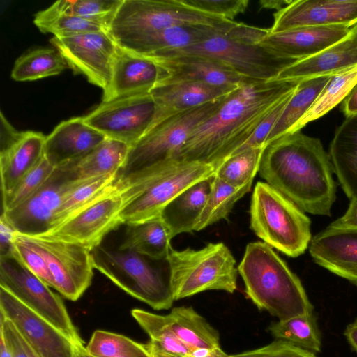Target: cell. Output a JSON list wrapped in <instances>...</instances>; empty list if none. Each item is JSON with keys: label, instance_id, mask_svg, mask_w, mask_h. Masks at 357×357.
<instances>
[{"label": "cell", "instance_id": "cell-58", "mask_svg": "<svg viewBox=\"0 0 357 357\" xmlns=\"http://www.w3.org/2000/svg\"><path fill=\"white\" fill-rule=\"evenodd\" d=\"M123 357H152L148 349L141 354L132 355V356H123Z\"/></svg>", "mask_w": 357, "mask_h": 357}, {"label": "cell", "instance_id": "cell-1", "mask_svg": "<svg viewBox=\"0 0 357 357\" xmlns=\"http://www.w3.org/2000/svg\"><path fill=\"white\" fill-rule=\"evenodd\" d=\"M299 82L273 79L242 84L190 135L179 151L180 160L216 168L254 133L278 102Z\"/></svg>", "mask_w": 357, "mask_h": 357}, {"label": "cell", "instance_id": "cell-49", "mask_svg": "<svg viewBox=\"0 0 357 357\" xmlns=\"http://www.w3.org/2000/svg\"><path fill=\"white\" fill-rule=\"evenodd\" d=\"M0 334L3 336L12 357H29L18 338L13 323L0 314Z\"/></svg>", "mask_w": 357, "mask_h": 357}, {"label": "cell", "instance_id": "cell-25", "mask_svg": "<svg viewBox=\"0 0 357 357\" xmlns=\"http://www.w3.org/2000/svg\"><path fill=\"white\" fill-rule=\"evenodd\" d=\"M107 138L82 117L61 122L46 136L44 156L55 168L91 151Z\"/></svg>", "mask_w": 357, "mask_h": 357}, {"label": "cell", "instance_id": "cell-5", "mask_svg": "<svg viewBox=\"0 0 357 357\" xmlns=\"http://www.w3.org/2000/svg\"><path fill=\"white\" fill-rule=\"evenodd\" d=\"M268 29L237 23L230 31L212 36L194 45L148 56L165 58L195 54L218 60L240 75L257 82L277 79L297 60L280 57L259 43Z\"/></svg>", "mask_w": 357, "mask_h": 357}, {"label": "cell", "instance_id": "cell-35", "mask_svg": "<svg viewBox=\"0 0 357 357\" xmlns=\"http://www.w3.org/2000/svg\"><path fill=\"white\" fill-rule=\"evenodd\" d=\"M117 174L118 173L111 174L89 178L73 189L63 199L49 231L96 201L116 190L117 188L115 183Z\"/></svg>", "mask_w": 357, "mask_h": 357}, {"label": "cell", "instance_id": "cell-33", "mask_svg": "<svg viewBox=\"0 0 357 357\" xmlns=\"http://www.w3.org/2000/svg\"><path fill=\"white\" fill-rule=\"evenodd\" d=\"M172 238L167 226L160 215L144 222L128 224L123 240L119 248L164 259L168 257L172 248Z\"/></svg>", "mask_w": 357, "mask_h": 357}, {"label": "cell", "instance_id": "cell-37", "mask_svg": "<svg viewBox=\"0 0 357 357\" xmlns=\"http://www.w3.org/2000/svg\"><path fill=\"white\" fill-rule=\"evenodd\" d=\"M66 68V61L56 48H40L19 57L11 77L19 82L32 81L58 75Z\"/></svg>", "mask_w": 357, "mask_h": 357}, {"label": "cell", "instance_id": "cell-27", "mask_svg": "<svg viewBox=\"0 0 357 357\" xmlns=\"http://www.w3.org/2000/svg\"><path fill=\"white\" fill-rule=\"evenodd\" d=\"M129 149L128 144L107 138L84 155L61 165L56 169L71 181L117 174L126 160Z\"/></svg>", "mask_w": 357, "mask_h": 357}, {"label": "cell", "instance_id": "cell-4", "mask_svg": "<svg viewBox=\"0 0 357 357\" xmlns=\"http://www.w3.org/2000/svg\"><path fill=\"white\" fill-rule=\"evenodd\" d=\"M213 166L180 160L116 181L124 202L120 213L123 224L160 216L176 196L194 183L214 175Z\"/></svg>", "mask_w": 357, "mask_h": 357}, {"label": "cell", "instance_id": "cell-44", "mask_svg": "<svg viewBox=\"0 0 357 357\" xmlns=\"http://www.w3.org/2000/svg\"><path fill=\"white\" fill-rule=\"evenodd\" d=\"M55 167L45 156L6 195L1 196L2 211L10 210L31 196L51 176Z\"/></svg>", "mask_w": 357, "mask_h": 357}, {"label": "cell", "instance_id": "cell-8", "mask_svg": "<svg viewBox=\"0 0 357 357\" xmlns=\"http://www.w3.org/2000/svg\"><path fill=\"white\" fill-rule=\"evenodd\" d=\"M168 261L174 301L208 290L232 294L237 289L236 260L223 243H210L199 250L172 248Z\"/></svg>", "mask_w": 357, "mask_h": 357}, {"label": "cell", "instance_id": "cell-41", "mask_svg": "<svg viewBox=\"0 0 357 357\" xmlns=\"http://www.w3.org/2000/svg\"><path fill=\"white\" fill-rule=\"evenodd\" d=\"M264 149L250 148L231 155L216 168L214 176L235 187L252 183L259 171Z\"/></svg>", "mask_w": 357, "mask_h": 357}, {"label": "cell", "instance_id": "cell-45", "mask_svg": "<svg viewBox=\"0 0 357 357\" xmlns=\"http://www.w3.org/2000/svg\"><path fill=\"white\" fill-rule=\"evenodd\" d=\"M12 252L25 267L53 288V280L46 259L30 238L15 232Z\"/></svg>", "mask_w": 357, "mask_h": 357}, {"label": "cell", "instance_id": "cell-11", "mask_svg": "<svg viewBox=\"0 0 357 357\" xmlns=\"http://www.w3.org/2000/svg\"><path fill=\"white\" fill-rule=\"evenodd\" d=\"M0 287L75 344L83 342L59 296L11 253L0 257Z\"/></svg>", "mask_w": 357, "mask_h": 357}, {"label": "cell", "instance_id": "cell-12", "mask_svg": "<svg viewBox=\"0 0 357 357\" xmlns=\"http://www.w3.org/2000/svg\"><path fill=\"white\" fill-rule=\"evenodd\" d=\"M156 114L155 102L147 93L102 102L83 118L107 138L130 147L154 126Z\"/></svg>", "mask_w": 357, "mask_h": 357}, {"label": "cell", "instance_id": "cell-31", "mask_svg": "<svg viewBox=\"0 0 357 357\" xmlns=\"http://www.w3.org/2000/svg\"><path fill=\"white\" fill-rule=\"evenodd\" d=\"M131 314L149 337L146 347L152 357H196L174 333L166 315L134 309Z\"/></svg>", "mask_w": 357, "mask_h": 357}, {"label": "cell", "instance_id": "cell-51", "mask_svg": "<svg viewBox=\"0 0 357 357\" xmlns=\"http://www.w3.org/2000/svg\"><path fill=\"white\" fill-rule=\"evenodd\" d=\"M15 230L1 216L0 218V257L11 253Z\"/></svg>", "mask_w": 357, "mask_h": 357}, {"label": "cell", "instance_id": "cell-54", "mask_svg": "<svg viewBox=\"0 0 357 357\" xmlns=\"http://www.w3.org/2000/svg\"><path fill=\"white\" fill-rule=\"evenodd\" d=\"M344 335L351 348L357 353V318L347 326Z\"/></svg>", "mask_w": 357, "mask_h": 357}, {"label": "cell", "instance_id": "cell-46", "mask_svg": "<svg viewBox=\"0 0 357 357\" xmlns=\"http://www.w3.org/2000/svg\"><path fill=\"white\" fill-rule=\"evenodd\" d=\"M183 3L200 12L227 20L243 13L248 6V0H181Z\"/></svg>", "mask_w": 357, "mask_h": 357}, {"label": "cell", "instance_id": "cell-29", "mask_svg": "<svg viewBox=\"0 0 357 357\" xmlns=\"http://www.w3.org/2000/svg\"><path fill=\"white\" fill-rule=\"evenodd\" d=\"M334 173L349 199L357 196V117H349L335 130L328 153Z\"/></svg>", "mask_w": 357, "mask_h": 357}, {"label": "cell", "instance_id": "cell-21", "mask_svg": "<svg viewBox=\"0 0 357 357\" xmlns=\"http://www.w3.org/2000/svg\"><path fill=\"white\" fill-rule=\"evenodd\" d=\"M351 28L329 25L298 27L278 33L268 31L259 43L280 57L298 61L322 52L344 37Z\"/></svg>", "mask_w": 357, "mask_h": 357}, {"label": "cell", "instance_id": "cell-16", "mask_svg": "<svg viewBox=\"0 0 357 357\" xmlns=\"http://www.w3.org/2000/svg\"><path fill=\"white\" fill-rule=\"evenodd\" d=\"M123 204V199L116 189L39 236L75 243L91 251L101 245L107 234L123 224L120 217Z\"/></svg>", "mask_w": 357, "mask_h": 357}, {"label": "cell", "instance_id": "cell-42", "mask_svg": "<svg viewBox=\"0 0 357 357\" xmlns=\"http://www.w3.org/2000/svg\"><path fill=\"white\" fill-rule=\"evenodd\" d=\"M86 349L94 357H123L147 350L145 344L126 336L102 330L94 331Z\"/></svg>", "mask_w": 357, "mask_h": 357}, {"label": "cell", "instance_id": "cell-7", "mask_svg": "<svg viewBox=\"0 0 357 357\" xmlns=\"http://www.w3.org/2000/svg\"><path fill=\"white\" fill-rule=\"evenodd\" d=\"M250 228L265 243L296 257L312 239L311 221L302 210L266 182L259 181L251 197Z\"/></svg>", "mask_w": 357, "mask_h": 357}, {"label": "cell", "instance_id": "cell-55", "mask_svg": "<svg viewBox=\"0 0 357 357\" xmlns=\"http://www.w3.org/2000/svg\"><path fill=\"white\" fill-rule=\"evenodd\" d=\"M291 0H261L259 5L261 8L275 9L279 10L288 5Z\"/></svg>", "mask_w": 357, "mask_h": 357}, {"label": "cell", "instance_id": "cell-47", "mask_svg": "<svg viewBox=\"0 0 357 357\" xmlns=\"http://www.w3.org/2000/svg\"><path fill=\"white\" fill-rule=\"evenodd\" d=\"M296 88L278 102L273 109L262 120L252 136L231 155L250 148L265 146V142L268 136L280 118Z\"/></svg>", "mask_w": 357, "mask_h": 357}, {"label": "cell", "instance_id": "cell-13", "mask_svg": "<svg viewBox=\"0 0 357 357\" xmlns=\"http://www.w3.org/2000/svg\"><path fill=\"white\" fill-rule=\"evenodd\" d=\"M50 43L69 68L105 91L110 83L119 45L108 31H91L67 37L53 36Z\"/></svg>", "mask_w": 357, "mask_h": 357}, {"label": "cell", "instance_id": "cell-32", "mask_svg": "<svg viewBox=\"0 0 357 357\" xmlns=\"http://www.w3.org/2000/svg\"><path fill=\"white\" fill-rule=\"evenodd\" d=\"M166 317L176 335L191 350L221 349L218 332L192 307H174Z\"/></svg>", "mask_w": 357, "mask_h": 357}, {"label": "cell", "instance_id": "cell-28", "mask_svg": "<svg viewBox=\"0 0 357 357\" xmlns=\"http://www.w3.org/2000/svg\"><path fill=\"white\" fill-rule=\"evenodd\" d=\"M45 138L41 132H22L15 144L0 153L1 196L9 192L43 158Z\"/></svg>", "mask_w": 357, "mask_h": 357}, {"label": "cell", "instance_id": "cell-24", "mask_svg": "<svg viewBox=\"0 0 357 357\" xmlns=\"http://www.w3.org/2000/svg\"><path fill=\"white\" fill-rule=\"evenodd\" d=\"M151 59L167 73L166 78L160 83L190 81L214 86H239L257 82L240 75L218 60L199 55L183 54Z\"/></svg>", "mask_w": 357, "mask_h": 357}, {"label": "cell", "instance_id": "cell-14", "mask_svg": "<svg viewBox=\"0 0 357 357\" xmlns=\"http://www.w3.org/2000/svg\"><path fill=\"white\" fill-rule=\"evenodd\" d=\"M46 259L53 289L75 301L91 285L93 264L91 251L79 245L40 236H27Z\"/></svg>", "mask_w": 357, "mask_h": 357}, {"label": "cell", "instance_id": "cell-19", "mask_svg": "<svg viewBox=\"0 0 357 357\" xmlns=\"http://www.w3.org/2000/svg\"><path fill=\"white\" fill-rule=\"evenodd\" d=\"M313 261L357 287V227L330 224L309 245Z\"/></svg>", "mask_w": 357, "mask_h": 357}, {"label": "cell", "instance_id": "cell-22", "mask_svg": "<svg viewBox=\"0 0 357 357\" xmlns=\"http://www.w3.org/2000/svg\"><path fill=\"white\" fill-rule=\"evenodd\" d=\"M356 66L357 24L344 37L322 52L298 60L284 68L277 79L300 82L318 77H332Z\"/></svg>", "mask_w": 357, "mask_h": 357}, {"label": "cell", "instance_id": "cell-43", "mask_svg": "<svg viewBox=\"0 0 357 357\" xmlns=\"http://www.w3.org/2000/svg\"><path fill=\"white\" fill-rule=\"evenodd\" d=\"M122 0H59L55 3L66 13L98 23L108 31Z\"/></svg>", "mask_w": 357, "mask_h": 357}, {"label": "cell", "instance_id": "cell-6", "mask_svg": "<svg viewBox=\"0 0 357 357\" xmlns=\"http://www.w3.org/2000/svg\"><path fill=\"white\" fill-rule=\"evenodd\" d=\"M94 268L128 294L155 310L169 309L174 299L167 258L100 245L91 250Z\"/></svg>", "mask_w": 357, "mask_h": 357}, {"label": "cell", "instance_id": "cell-48", "mask_svg": "<svg viewBox=\"0 0 357 357\" xmlns=\"http://www.w3.org/2000/svg\"><path fill=\"white\" fill-rule=\"evenodd\" d=\"M225 357H317L314 353L288 342L276 340L262 347Z\"/></svg>", "mask_w": 357, "mask_h": 357}, {"label": "cell", "instance_id": "cell-50", "mask_svg": "<svg viewBox=\"0 0 357 357\" xmlns=\"http://www.w3.org/2000/svg\"><path fill=\"white\" fill-rule=\"evenodd\" d=\"M1 149L0 153L15 144L22 136V132L16 130L1 112Z\"/></svg>", "mask_w": 357, "mask_h": 357}, {"label": "cell", "instance_id": "cell-9", "mask_svg": "<svg viewBox=\"0 0 357 357\" xmlns=\"http://www.w3.org/2000/svg\"><path fill=\"white\" fill-rule=\"evenodd\" d=\"M226 96L169 116L155 125L130 147L116 181L179 160L180 149L191 132L220 107Z\"/></svg>", "mask_w": 357, "mask_h": 357}, {"label": "cell", "instance_id": "cell-15", "mask_svg": "<svg viewBox=\"0 0 357 357\" xmlns=\"http://www.w3.org/2000/svg\"><path fill=\"white\" fill-rule=\"evenodd\" d=\"M86 180H69L55 168L36 192L17 206L1 212V216L21 235L43 236L51 229L66 195Z\"/></svg>", "mask_w": 357, "mask_h": 357}, {"label": "cell", "instance_id": "cell-39", "mask_svg": "<svg viewBox=\"0 0 357 357\" xmlns=\"http://www.w3.org/2000/svg\"><path fill=\"white\" fill-rule=\"evenodd\" d=\"M356 83L357 66L332 76L316 101L299 121L294 132L300 131L308 123L321 118L342 102Z\"/></svg>", "mask_w": 357, "mask_h": 357}, {"label": "cell", "instance_id": "cell-36", "mask_svg": "<svg viewBox=\"0 0 357 357\" xmlns=\"http://www.w3.org/2000/svg\"><path fill=\"white\" fill-rule=\"evenodd\" d=\"M252 185L248 183L242 187H235L214 176L210 192L195 231H201L226 219L236 202L250 190Z\"/></svg>", "mask_w": 357, "mask_h": 357}, {"label": "cell", "instance_id": "cell-26", "mask_svg": "<svg viewBox=\"0 0 357 357\" xmlns=\"http://www.w3.org/2000/svg\"><path fill=\"white\" fill-rule=\"evenodd\" d=\"M238 22L228 21L221 24H183L150 33L121 47L148 56L153 54L185 48L212 36L230 31Z\"/></svg>", "mask_w": 357, "mask_h": 357}, {"label": "cell", "instance_id": "cell-57", "mask_svg": "<svg viewBox=\"0 0 357 357\" xmlns=\"http://www.w3.org/2000/svg\"><path fill=\"white\" fill-rule=\"evenodd\" d=\"M0 357H12L10 350L3 337L0 334Z\"/></svg>", "mask_w": 357, "mask_h": 357}, {"label": "cell", "instance_id": "cell-30", "mask_svg": "<svg viewBox=\"0 0 357 357\" xmlns=\"http://www.w3.org/2000/svg\"><path fill=\"white\" fill-rule=\"evenodd\" d=\"M213 176L201 180L185 189L164 208L160 216L172 238L195 231L210 192Z\"/></svg>", "mask_w": 357, "mask_h": 357}, {"label": "cell", "instance_id": "cell-3", "mask_svg": "<svg viewBox=\"0 0 357 357\" xmlns=\"http://www.w3.org/2000/svg\"><path fill=\"white\" fill-rule=\"evenodd\" d=\"M237 268L248 297L259 310L279 320L313 312L298 276L264 242L248 243Z\"/></svg>", "mask_w": 357, "mask_h": 357}, {"label": "cell", "instance_id": "cell-17", "mask_svg": "<svg viewBox=\"0 0 357 357\" xmlns=\"http://www.w3.org/2000/svg\"><path fill=\"white\" fill-rule=\"evenodd\" d=\"M0 314L10 320L39 357H75V343L0 287Z\"/></svg>", "mask_w": 357, "mask_h": 357}, {"label": "cell", "instance_id": "cell-52", "mask_svg": "<svg viewBox=\"0 0 357 357\" xmlns=\"http://www.w3.org/2000/svg\"><path fill=\"white\" fill-rule=\"evenodd\" d=\"M346 213L331 224L339 226L357 227V196L350 199Z\"/></svg>", "mask_w": 357, "mask_h": 357}, {"label": "cell", "instance_id": "cell-23", "mask_svg": "<svg viewBox=\"0 0 357 357\" xmlns=\"http://www.w3.org/2000/svg\"><path fill=\"white\" fill-rule=\"evenodd\" d=\"M237 87L190 81L160 83L150 91L157 106L154 126L169 116L222 98Z\"/></svg>", "mask_w": 357, "mask_h": 357}, {"label": "cell", "instance_id": "cell-53", "mask_svg": "<svg viewBox=\"0 0 357 357\" xmlns=\"http://www.w3.org/2000/svg\"><path fill=\"white\" fill-rule=\"evenodd\" d=\"M341 111L346 118L357 117V83L342 102Z\"/></svg>", "mask_w": 357, "mask_h": 357}, {"label": "cell", "instance_id": "cell-10", "mask_svg": "<svg viewBox=\"0 0 357 357\" xmlns=\"http://www.w3.org/2000/svg\"><path fill=\"white\" fill-rule=\"evenodd\" d=\"M227 20L188 7L181 0H122L108 32L121 47L156 31L183 24L218 25Z\"/></svg>", "mask_w": 357, "mask_h": 357}, {"label": "cell", "instance_id": "cell-18", "mask_svg": "<svg viewBox=\"0 0 357 357\" xmlns=\"http://www.w3.org/2000/svg\"><path fill=\"white\" fill-rule=\"evenodd\" d=\"M357 24V0H296L273 14L270 33L303 26Z\"/></svg>", "mask_w": 357, "mask_h": 357}, {"label": "cell", "instance_id": "cell-2", "mask_svg": "<svg viewBox=\"0 0 357 357\" xmlns=\"http://www.w3.org/2000/svg\"><path fill=\"white\" fill-rule=\"evenodd\" d=\"M258 172L303 212L331 215L336 184L319 139L298 131L271 142L264 146Z\"/></svg>", "mask_w": 357, "mask_h": 357}, {"label": "cell", "instance_id": "cell-56", "mask_svg": "<svg viewBox=\"0 0 357 357\" xmlns=\"http://www.w3.org/2000/svg\"><path fill=\"white\" fill-rule=\"evenodd\" d=\"M75 357H94L91 355L84 346V343L75 344Z\"/></svg>", "mask_w": 357, "mask_h": 357}, {"label": "cell", "instance_id": "cell-38", "mask_svg": "<svg viewBox=\"0 0 357 357\" xmlns=\"http://www.w3.org/2000/svg\"><path fill=\"white\" fill-rule=\"evenodd\" d=\"M268 330L277 340L313 353L321 351V333L313 312L279 320L272 324Z\"/></svg>", "mask_w": 357, "mask_h": 357}, {"label": "cell", "instance_id": "cell-20", "mask_svg": "<svg viewBox=\"0 0 357 357\" xmlns=\"http://www.w3.org/2000/svg\"><path fill=\"white\" fill-rule=\"evenodd\" d=\"M166 77L165 70L151 58L119 46L113 63L110 83L103 91L102 102L150 93Z\"/></svg>", "mask_w": 357, "mask_h": 357}, {"label": "cell", "instance_id": "cell-34", "mask_svg": "<svg viewBox=\"0 0 357 357\" xmlns=\"http://www.w3.org/2000/svg\"><path fill=\"white\" fill-rule=\"evenodd\" d=\"M331 76L301 80L268 136L265 146L287 134L294 132L302 117L310 109L330 81Z\"/></svg>", "mask_w": 357, "mask_h": 357}, {"label": "cell", "instance_id": "cell-40", "mask_svg": "<svg viewBox=\"0 0 357 357\" xmlns=\"http://www.w3.org/2000/svg\"><path fill=\"white\" fill-rule=\"evenodd\" d=\"M33 23L44 33L56 37H67L91 31L106 30L102 25L64 13L54 3L45 10L38 12Z\"/></svg>", "mask_w": 357, "mask_h": 357}]
</instances>
